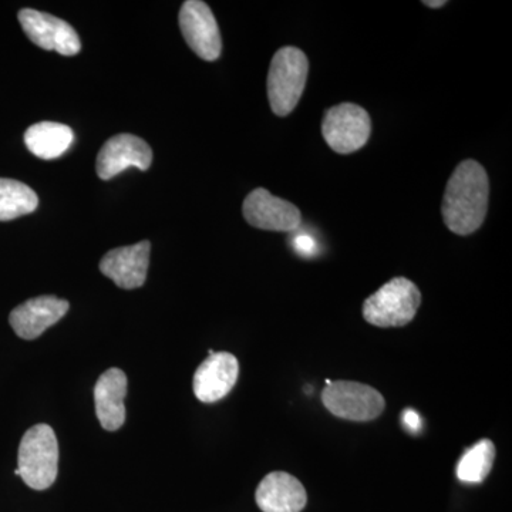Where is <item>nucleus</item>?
Returning <instances> with one entry per match:
<instances>
[{
    "label": "nucleus",
    "instance_id": "obj_1",
    "mask_svg": "<svg viewBox=\"0 0 512 512\" xmlns=\"http://www.w3.org/2000/svg\"><path fill=\"white\" fill-rule=\"evenodd\" d=\"M490 181L483 165L474 160L458 164L444 192V224L457 235H470L487 217Z\"/></svg>",
    "mask_w": 512,
    "mask_h": 512
},
{
    "label": "nucleus",
    "instance_id": "obj_2",
    "mask_svg": "<svg viewBox=\"0 0 512 512\" xmlns=\"http://www.w3.org/2000/svg\"><path fill=\"white\" fill-rule=\"evenodd\" d=\"M59 471V444L52 427L37 424L26 431L19 446L16 476L33 490L52 487Z\"/></svg>",
    "mask_w": 512,
    "mask_h": 512
},
{
    "label": "nucleus",
    "instance_id": "obj_3",
    "mask_svg": "<svg viewBox=\"0 0 512 512\" xmlns=\"http://www.w3.org/2000/svg\"><path fill=\"white\" fill-rule=\"evenodd\" d=\"M308 73V57L298 47H282L275 53L268 73V97L276 116H288L298 106Z\"/></svg>",
    "mask_w": 512,
    "mask_h": 512
},
{
    "label": "nucleus",
    "instance_id": "obj_4",
    "mask_svg": "<svg viewBox=\"0 0 512 512\" xmlns=\"http://www.w3.org/2000/svg\"><path fill=\"white\" fill-rule=\"evenodd\" d=\"M421 303L419 288L407 278H394L363 303V318L377 328H402L412 322Z\"/></svg>",
    "mask_w": 512,
    "mask_h": 512
},
{
    "label": "nucleus",
    "instance_id": "obj_5",
    "mask_svg": "<svg viewBox=\"0 0 512 512\" xmlns=\"http://www.w3.org/2000/svg\"><path fill=\"white\" fill-rule=\"evenodd\" d=\"M372 134V120L363 107L343 103L326 111L322 136L338 154H352L365 147Z\"/></svg>",
    "mask_w": 512,
    "mask_h": 512
},
{
    "label": "nucleus",
    "instance_id": "obj_6",
    "mask_svg": "<svg viewBox=\"0 0 512 512\" xmlns=\"http://www.w3.org/2000/svg\"><path fill=\"white\" fill-rule=\"evenodd\" d=\"M322 402L333 416L349 421L375 420L386 406L382 394L373 387L345 380L326 386Z\"/></svg>",
    "mask_w": 512,
    "mask_h": 512
},
{
    "label": "nucleus",
    "instance_id": "obj_7",
    "mask_svg": "<svg viewBox=\"0 0 512 512\" xmlns=\"http://www.w3.org/2000/svg\"><path fill=\"white\" fill-rule=\"evenodd\" d=\"M181 33L195 55L207 62H215L222 52L220 28L214 13L201 0H187L180 10Z\"/></svg>",
    "mask_w": 512,
    "mask_h": 512
},
{
    "label": "nucleus",
    "instance_id": "obj_8",
    "mask_svg": "<svg viewBox=\"0 0 512 512\" xmlns=\"http://www.w3.org/2000/svg\"><path fill=\"white\" fill-rule=\"evenodd\" d=\"M26 36L40 49L74 56L82 49L76 30L56 16L35 9H22L18 15Z\"/></svg>",
    "mask_w": 512,
    "mask_h": 512
},
{
    "label": "nucleus",
    "instance_id": "obj_9",
    "mask_svg": "<svg viewBox=\"0 0 512 512\" xmlns=\"http://www.w3.org/2000/svg\"><path fill=\"white\" fill-rule=\"evenodd\" d=\"M242 214L249 225L265 231L295 232L302 222L301 211L296 205L274 197L265 188L249 192L242 205Z\"/></svg>",
    "mask_w": 512,
    "mask_h": 512
},
{
    "label": "nucleus",
    "instance_id": "obj_10",
    "mask_svg": "<svg viewBox=\"0 0 512 512\" xmlns=\"http://www.w3.org/2000/svg\"><path fill=\"white\" fill-rule=\"evenodd\" d=\"M153 163V150L143 138L133 134H117L104 143L96 161L97 175L107 181L130 167L147 171Z\"/></svg>",
    "mask_w": 512,
    "mask_h": 512
},
{
    "label": "nucleus",
    "instance_id": "obj_11",
    "mask_svg": "<svg viewBox=\"0 0 512 512\" xmlns=\"http://www.w3.org/2000/svg\"><path fill=\"white\" fill-rule=\"evenodd\" d=\"M151 244L141 241L107 252L100 261L101 274L121 289H137L144 285L150 265Z\"/></svg>",
    "mask_w": 512,
    "mask_h": 512
},
{
    "label": "nucleus",
    "instance_id": "obj_12",
    "mask_svg": "<svg viewBox=\"0 0 512 512\" xmlns=\"http://www.w3.org/2000/svg\"><path fill=\"white\" fill-rule=\"evenodd\" d=\"M70 303L57 296L45 295L29 299L10 312L9 322L19 338L33 340L64 318Z\"/></svg>",
    "mask_w": 512,
    "mask_h": 512
},
{
    "label": "nucleus",
    "instance_id": "obj_13",
    "mask_svg": "<svg viewBox=\"0 0 512 512\" xmlns=\"http://www.w3.org/2000/svg\"><path fill=\"white\" fill-rule=\"evenodd\" d=\"M238 375L237 357L228 352L210 355L195 372L192 384L195 397L202 403L220 402L234 389Z\"/></svg>",
    "mask_w": 512,
    "mask_h": 512
},
{
    "label": "nucleus",
    "instance_id": "obj_14",
    "mask_svg": "<svg viewBox=\"0 0 512 512\" xmlns=\"http://www.w3.org/2000/svg\"><path fill=\"white\" fill-rule=\"evenodd\" d=\"M255 500L262 512H301L308 494L298 478L274 471L259 484Z\"/></svg>",
    "mask_w": 512,
    "mask_h": 512
},
{
    "label": "nucleus",
    "instance_id": "obj_15",
    "mask_svg": "<svg viewBox=\"0 0 512 512\" xmlns=\"http://www.w3.org/2000/svg\"><path fill=\"white\" fill-rule=\"evenodd\" d=\"M127 394V376L123 370H106L94 387V403L101 427L107 431L121 429L126 421L124 399Z\"/></svg>",
    "mask_w": 512,
    "mask_h": 512
},
{
    "label": "nucleus",
    "instance_id": "obj_16",
    "mask_svg": "<svg viewBox=\"0 0 512 512\" xmlns=\"http://www.w3.org/2000/svg\"><path fill=\"white\" fill-rule=\"evenodd\" d=\"M74 141L72 128L66 124L42 121L29 127L25 133L26 147L30 153L42 160H55L62 157Z\"/></svg>",
    "mask_w": 512,
    "mask_h": 512
},
{
    "label": "nucleus",
    "instance_id": "obj_17",
    "mask_svg": "<svg viewBox=\"0 0 512 512\" xmlns=\"http://www.w3.org/2000/svg\"><path fill=\"white\" fill-rule=\"evenodd\" d=\"M37 207L39 197L29 185L0 178V221H12L32 214Z\"/></svg>",
    "mask_w": 512,
    "mask_h": 512
},
{
    "label": "nucleus",
    "instance_id": "obj_18",
    "mask_svg": "<svg viewBox=\"0 0 512 512\" xmlns=\"http://www.w3.org/2000/svg\"><path fill=\"white\" fill-rule=\"evenodd\" d=\"M495 460V446L493 441L483 439L478 441L476 446L466 451L458 461V480L467 484L483 483L488 474L491 473Z\"/></svg>",
    "mask_w": 512,
    "mask_h": 512
},
{
    "label": "nucleus",
    "instance_id": "obj_19",
    "mask_svg": "<svg viewBox=\"0 0 512 512\" xmlns=\"http://www.w3.org/2000/svg\"><path fill=\"white\" fill-rule=\"evenodd\" d=\"M293 248L298 251V254L303 256H312L315 254L316 242L311 235L301 234L293 239Z\"/></svg>",
    "mask_w": 512,
    "mask_h": 512
},
{
    "label": "nucleus",
    "instance_id": "obj_20",
    "mask_svg": "<svg viewBox=\"0 0 512 512\" xmlns=\"http://www.w3.org/2000/svg\"><path fill=\"white\" fill-rule=\"evenodd\" d=\"M403 423L407 430L413 431V433H417L421 429V419L416 410L407 409L403 413Z\"/></svg>",
    "mask_w": 512,
    "mask_h": 512
},
{
    "label": "nucleus",
    "instance_id": "obj_21",
    "mask_svg": "<svg viewBox=\"0 0 512 512\" xmlns=\"http://www.w3.org/2000/svg\"><path fill=\"white\" fill-rule=\"evenodd\" d=\"M424 5L429 6V8L439 9L443 8L444 5H447V2L446 0H439V2H433V0H426V2H424Z\"/></svg>",
    "mask_w": 512,
    "mask_h": 512
}]
</instances>
